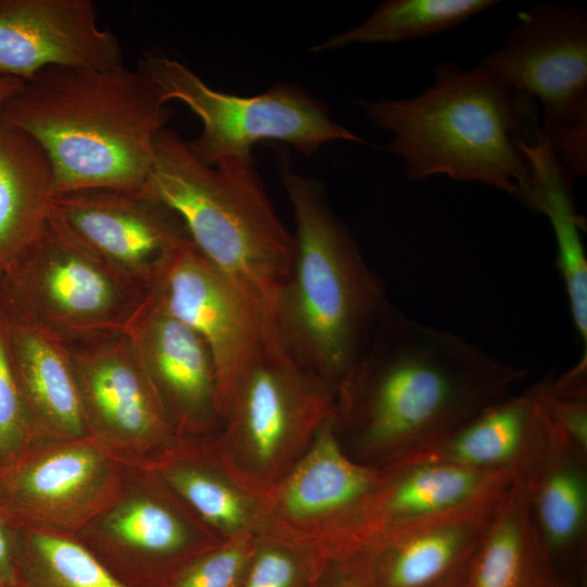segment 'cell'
Listing matches in <instances>:
<instances>
[{"mask_svg": "<svg viewBox=\"0 0 587 587\" xmlns=\"http://www.w3.org/2000/svg\"><path fill=\"white\" fill-rule=\"evenodd\" d=\"M526 375V369L390 304L335 388V428L352 459L382 469L512 396Z\"/></svg>", "mask_w": 587, "mask_h": 587, "instance_id": "6da1fadb", "label": "cell"}, {"mask_svg": "<svg viewBox=\"0 0 587 587\" xmlns=\"http://www.w3.org/2000/svg\"><path fill=\"white\" fill-rule=\"evenodd\" d=\"M174 110L136 67H50L23 82L0 121L46 152L55 195L84 189L141 190L154 143Z\"/></svg>", "mask_w": 587, "mask_h": 587, "instance_id": "7a4b0ae2", "label": "cell"}, {"mask_svg": "<svg viewBox=\"0 0 587 587\" xmlns=\"http://www.w3.org/2000/svg\"><path fill=\"white\" fill-rule=\"evenodd\" d=\"M434 76L414 97L358 101L375 127L392 135L388 150L405 175L479 182L534 209L532 167L521 145L542 130L536 101L477 64L462 70L441 62Z\"/></svg>", "mask_w": 587, "mask_h": 587, "instance_id": "3957f363", "label": "cell"}, {"mask_svg": "<svg viewBox=\"0 0 587 587\" xmlns=\"http://www.w3.org/2000/svg\"><path fill=\"white\" fill-rule=\"evenodd\" d=\"M288 161L282 159L279 175L296 234L273 309L274 336L294 362L336 388L391 303L321 182L299 175Z\"/></svg>", "mask_w": 587, "mask_h": 587, "instance_id": "277c9868", "label": "cell"}, {"mask_svg": "<svg viewBox=\"0 0 587 587\" xmlns=\"http://www.w3.org/2000/svg\"><path fill=\"white\" fill-rule=\"evenodd\" d=\"M142 190L179 215L199 252L272 323L295 241L253 161L210 166L174 129L165 127L155 139L152 167Z\"/></svg>", "mask_w": 587, "mask_h": 587, "instance_id": "5b68a950", "label": "cell"}, {"mask_svg": "<svg viewBox=\"0 0 587 587\" xmlns=\"http://www.w3.org/2000/svg\"><path fill=\"white\" fill-rule=\"evenodd\" d=\"M334 398V387L294 362L274 341L237 378L213 441L265 495L308 450L332 415Z\"/></svg>", "mask_w": 587, "mask_h": 587, "instance_id": "8992f818", "label": "cell"}, {"mask_svg": "<svg viewBox=\"0 0 587 587\" xmlns=\"http://www.w3.org/2000/svg\"><path fill=\"white\" fill-rule=\"evenodd\" d=\"M148 296L49 223L0 273V311L68 345L125 333Z\"/></svg>", "mask_w": 587, "mask_h": 587, "instance_id": "52a82bcc", "label": "cell"}, {"mask_svg": "<svg viewBox=\"0 0 587 587\" xmlns=\"http://www.w3.org/2000/svg\"><path fill=\"white\" fill-rule=\"evenodd\" d=\"M136 67L165 102H182L200 118L202 130L187 145L210 166L253 161L252 147L262 140L291 145L304 155L332 141L364 143L297 85L278 83L260 95L236 96L211 88L182 62L154 51H145Z\"/></svg>", "mask_w": 587, "mask_h": 587, "instance_id": "ba28073f", "label": "cell"}, {"mask_svg": "<svg viewBox=\"0 0 587 587\" xmlns=\"http://www.w3.org/2000/svg\"><path fill=\"white\" fill-rule=\"evenodd\" d=\"M385 476L384 469L345 451L332 413L300 460L265 492L270 530L323 561L346 559L359 546L366 509Z\"/></svg>", "mask_w": 587, "mask_h": 587, "instance_id": "9c48e42d", "label": "cell"}, {"mask_svg": "<svg viewBox=\"0 0 587 587\" xmlns=\"http://www.w3.org/2000/svg\"><path fill=\"white\" fill-rule=\"evenodd\" d=\"M126 469L91 435L34 440L0 470V520L16 530L74 536L118 498Z\"/></svg>", "mask_w": 587, "mask_h": 587, "instance_id": "30bf717a", "label": "cell"}, {"mask_svg": "<svg viewBox=\"0 0 587 587\" xmlns=\"http://www.w3.org/2000/svg\"><path fill=\"white\" fill-rule=\"evenodd\" d=\"M487 73L538 100L542 132L587 122V13L534 4L503 42L478 61Z\"/></svg>", "mask_w": 587, "mask_h": 587, "instance_id": "8fae6325", "label": "cell"}, {"mask_svg": "<svg viewBox=\"0 0 587 587\" xmlns=\"http://www.w3.org/2000/svg\"><path fill=\"white\" fill-rule=\"evenodd\" d=\"M89 435L145 470L179 439L125 333L70 345Z\"/></svg>", "mask_w": 587, "mask_h": 587, "instance_id": "7c38bea8", "label": "cell"}, {"mask_svg": "<svg viewBox=\"0 0 587 587\" xmlns=\"http://www.w3.org/2000/svg\"><path fill=\"white\" fill-rule=\"evenodd\" d=\"M49 224L148 291L190 238L179 215L142 189L55 195Z\"/></svg>", "mask_w": 587, "mask_h": 587, "instance_id": "4fadbf2b", "label": "cell"}, {"mask_svg": "<svg viewBox=\"0 0 587 587\" xmlns=\"http://www.w3.org/2000/svg\"><path fill=\"white\" fill-rule=\"evenodd\" d=\"M149 295L208 345L222 419L224 403L237 378L276 341L270 319L199 252L190 238L174 253Z\"/></svg>", "mask_w": 587, "mask_h": 587, "instance_id": "5bb4252c", "label": "cell"}, {"mask_svg": "<svg viewBox=\"0 0 587 587\" xmlns=\"http://www.w3.org/2000/svg\"><path fill=\"white\" fill-rule=\"evenodd\" d=\"M511 483L448 511L380 530L350 557L369 587H432L474 561Z\"/></svg>", "mask_w": 587, "mask_h": 587, "instance_id": "9a60e30c", "label": "cell"}, {"mask_svg": "<svg viewBox=\"0 0 587 587\" xmlns=\"http://www.w3.org/2000/svg\"><path fill=\"white\" fill-rule=\"evenodd\" d=\"M179 438L216 436L222 428L211 351L193 329L150 295L125 330Z\"/></svg>", "mask_w": 587, "mask_h": 587, "instance_id": "2e32d148", "label": "cell"}, {"mask_svg": "<svg viewBox=\"0 0 587 587\" xmlns=\"http://www.w3.org/2000/svg\"><path fill=\"white\" fill-rule=\"evenodd\" d=\"M122 46L91 0H0V74L23 82L50 67L110 68Z\"/></svg>", "mask_w": 587, "mask_h": 587, "instance_id": "e0dca14e", "label": "cell"}, {"mask_svg": "<svg viewBox=\"0 0 587 587\" xmlns=\"http://www.w3.org/2000/svg\"><path fill=\"white\" fill-rule=\"evenodd\" d=\"M551 380L548 376L523 392L513 394L445 438L389 465L441 462L526 476L547 445Z\"/></svg>", "mask_w": 587, "mask_h": 587, "instance_id": "ac0fdd59", "label": "cell"}, {"mask_svg": "<svg viewBox=\"0 0 587 587\" xmlns=\"http://www.w3.org/2000/svg\"><path fill=\"white\" fill-rule=\"evenodd\" d=\"M213 437L179 438L145 470L152 472L220 542L270 530L264 495L226 461Z\"/></svg>", "mask_w": 587, "mask_h": 587, "instance_id": "d6986e66", "label": "cell"}, {"mask_svg": "<svg viewBox=\"0 0 587 587\" xmlns=\"http://www.w3.org/2000/svg\"><path fill=\"white\" fill-rule=\"evenodd\" d=\"M137 488L118 498L84 532L146 559L176 563L220 544L185 504L150 471L139 470Z\"/></svg>", "mask_w": 587, "mask_h": 587, "instance_id": "ffe728a7", "label": "cell"}, {"mask_svg": "<svg viewBox=\"0 0 587 587\" xmlns=\"http://www.w3.org/2000/svg\"><path fill=\"white\" fill-rule=\"evenodd\" d=\"M2 316L34 440L89 436L70 345L40 326Z\"/></svg>", "mask_w": 587, "mask_h": 587, "instance_id": "44dd1931", "label": "cell"}, {"mask_svg": "<svg viewBox=\"0 0 587 587\" xmlns=\"http://www.w3.org/2000/svg\"><path fill=\"white\" fill-rule=\"evenodd\" d=\"M524 477L535 526L552 559L564 571L583 563L587 549V453L567 439L552 414L545 450Z\"/></svg>", "mask_w": 587, "mask_h": 587, "instance_id": "7402d4cb", "label": "cell"}, {"mask_svg": "<svg viewBox=\"0 0 587 587\" xmlns=\"http://www.w3.org/2000/svg\"><path fill=\"white\" fill-rule=\"evenodd\" d=\"M382 469L386 476L369 503L357 551L380 530L448 511L514 478L509 472H482L441 462Z\"/></svg>", "mask_w": 587, "mask_h": 587, "instance_id": "603a6c76", "label": "cell"}, {"mask_svg": "<svg viewBox=\"0 0 587 587\" xmlns=\"http://www.w3.org/2000/svg\"><path fill=\"white\" fill-rule=\"evenodd\" d=\"M469 587H580L544 545L526 479L514 476L498 516L476 554Z\"/></svg>", "mask_w": 587, "mask_h": 587, "instance_id": "cb8c5ba5", "label": "cell"}, {"mask_svg": "<svg viewBox=\"0 0 587 587\" xmlns=\"http://www.w3.org/2000/svg\"><path fill=\"white\" fill-rule=\"evenodd\" d=\"M54 196L43 149L0 121V273L45 232Z\"/></svg>", "mask_w": 587, "mask_h": 587, "instance_id": "d4e9b609", "label": "cell"}, {"mask_svg": "<svg viewBox=\"0 0 587 587\" xmlns=\"http://www.w3.org/2000/svg\"><path fill=\"white\" fill-rule=\"evenodd\" d=\"M533 175L534 209L549 217L558 248V263L565 284L574 327L587 345V261L580 237L585 223L576 212L571 173L553 152L541 133L534 142L523 145Z\"/></svg>", "mask_w": 587, "mask_h": 587, "instance_id": "484cf974", "label": "cell"}, {"mask_svg": "<svg viewBox=\"0 0 587 587\" xmlns=\"http://www.w3.org/2000/svg\"><path fill=\"white\" fill-rule=\"evenodd\" d=\"M496 3L494 0H387L366 20L313 46L311 51L422 38L454 28Z\"/></svg>", "mask_w": 587, "mask_h": 587, "instance_id": "4316f807", "label": "cell"}, {"mask_svg": "<svg viewBox=\"0 0 587 587\" xmlns=\"http://www.w3.org/2000/svg\"><path fill=\"white\" fill-rule=\"evenodd\" d=\"M16 562L40 587H129L74 536L16 530Z\"/></svg>", "mask_w": 587, "mask_h": 587, "instance_id": "83f0119b", "label": "cell"}, {"mask_svg": "<svg viewBox=\"0 0 587 587\" xmlns=\"http://www.w3.org/2000/svg\"><path fill=\"white\" fill-rule=\"evenodd\" d=\"M324 562L305 545L267 530L258 538L240 587H311Z\"/></svg>", "mask_w": 587, "mask_h": 587, "instance_id": "f1b7e54d", "label": "cell"}, {"mask_svg": "<svg viewBox=\"0 0 587 587\" xmlns=\"http://www.w3.org/2000/svg\"><path fill=\"white\" fill-rule=\"evenodd\" d=\"M259 536H239L203 551L175 573L171 587H240Z\"/></svg>", "mask_w": 587, "mask_h": 587, "instance_id": "f546056e", "label": "cell"}, {"mask_svg": "<svg viewBox=\"0 0 587 587\" xmlns=\"http://www.w3.org/2000/svg\"><path fill=\"white\" fill-rule=\"evenodd\" d=\"M34 441L30 419L22 397L0 311V470Z\"/></svg>", "mask_w": 587, "mask_h": 587, "instance_id": "4dcf8cb0", "label": "cell"}, {"mask_svg": "<svg viewBox=\"0 0 587 587\" xmlns=\"http://www.w3.org/2000/svg\"><path fill=\"white\" fill-rule=\"evenodd\" d=\"M548 404L562 433L575 447L587 453V396L555 395L550 385Z\"/></svg>", "mask_w": 587, "mask_h": 587, "instance_id": "1f68e13d", "label": "cell"}, {"mask_svg": "<svg viewBox=\"0 0 587 587\" xmlns=\"http://www.w3.org/2000/svg\"><path fill=\"white\" fill-rule=\"evenodd\" d=\"M311 587H369L364 575L352 557L325 561Z\"/></svg>", "mask_w": 587, "mask_h": 587, "instance_id": "d6a6232c", "label": "cell"}, {"mask_svg": "<svg viewBox=\"0 0 587 587\" xmlns=\"http://www.w3.org/2000/svg\"><path fill=\"white\" fill-rule=\"evenodd\" d=\"M16 530L0 520V586L16 587Z\"/></svg>", "mask_w": 587, "mask_h": 587, "instance_id": "836d02e7", "label": "cell"}, {"mask_svg": "<svg viewBox=\"0 0 587 587\" xmlns=\"http://www.w3.org/2000/svg\"><path fill=\"white\" fill-rule=\"evenodd\" d=\"M473 562L432 587H469Z\"/></svg>", "mask_w": 587, "mask_h": 587, "instance_id": "e575fe53", "label": "cell"}, {"mask_svg": "<svg viewBox=\"0 0 587 587\" xmlns=\"http://www.w3.org/2000/svg\"><path fill=\"white\" fill-rule=\"evenodd\" d=\"M23 80L0 74V115L5 103L18 91Z\"/></svg>", "mask_w": 587, "mask_h": 587, "instance_id": "d590c367", "label": "cell"}, {"mask_svg": "<svg viewBox=\"0 0 587 587\" xmlns=\"http://www.w3.org/2000/svg\"><path fill=\"white\" fill-rule=\"evenodd\" d=\"M1 587V586H0Z\"/></svg>", "mask_w": 587, "mask_h": 587, "instance_id": "8d00e7d4", "label": "cell"}]
</instances>
